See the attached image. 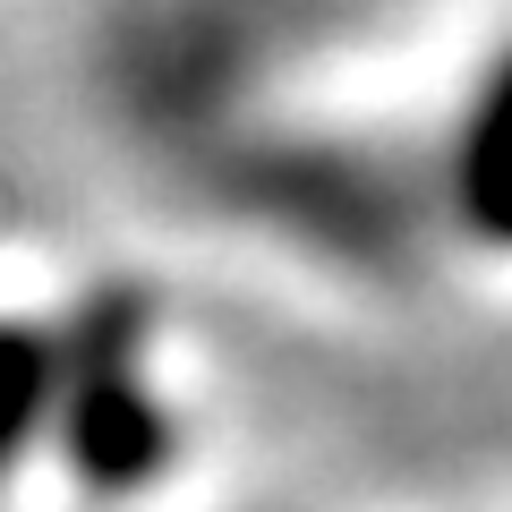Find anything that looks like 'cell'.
I'll return each mask as SVG.
<instances>
[{"instance_id":"cell-1","label":"cell","mask_w":512,"mask_h":512,"mask_svg":"<svg viewBox=\"0 0 512 512\" xmlns=\"http://www.w3.org/2000/svg\"><path fill=\"white\" fill-rule=\"evenodd\" d=\"M436 248L512 274V26H495L436 94L410 154Z\"/></svg>"}]
</instances>
